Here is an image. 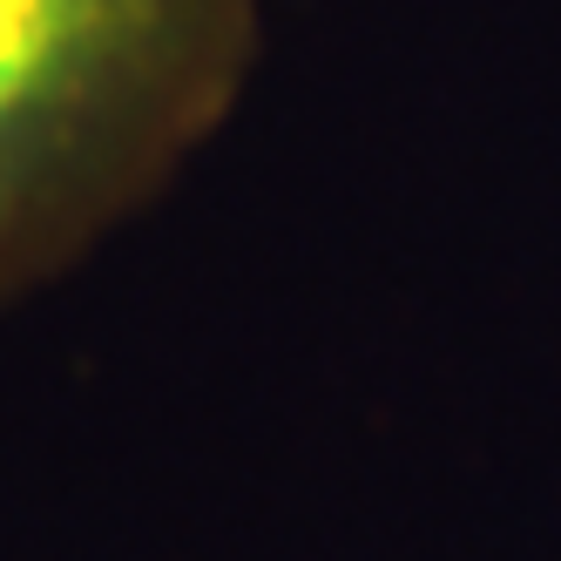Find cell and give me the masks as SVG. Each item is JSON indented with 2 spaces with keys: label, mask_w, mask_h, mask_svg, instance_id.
Instances as JSON below:
<instances>
[{
  "label": "cell",
  "mask_w": 561,
  "mask_h": 561,
  "mask_svg": "<svg viewBox=\"0 0 561 561\" xmlns=\"http://www.w3.org/2000/svg\"><path fill=\"white\" fill-rule=\"evenodd\" d=\"M264 0H0V305L95 257L204 156Z\"/></svg>",
  "instance_id": "1"
}]
</instances>
